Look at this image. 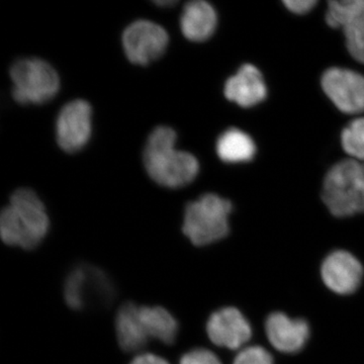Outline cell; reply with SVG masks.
<instances>
[{"mask_svg":"<svg viewBox=\"0 0 364 364\" xmlns=\"http://www.w3.org/2000/svg\"><path fill=\"white\" fill-rule=\"evenodd\" d=\"M179 364H223L219 358L205 348H196L181 356Z\"/></svg>","mask_w":364,"mask_h":364,"instance_id":"cell-22","label":"cell"},{"mask_svg":"<svg viewBox=\"0 0 364 364\" xmlns=\"http://www.w3.org/2000/svg\"><path fill=\"white\" fill-rule=\"evenodd\" d=\"M114 323L119 347L126 352L142 350L149 338L139 317V306L132 301L124 303L119 306Z\"/></svg>","mask_w":364,"mask_h":364,"instance_id":"cell-15","label":"cell"},{"mask_svg":"<svg viewBox=\"0 0 364 364\" xmlns=\"http://www.w3.org/2000/svg\"><path fill=\"white\" fill-rule=\"evenodd\" d=\"M323 90L344 114L364 112V76L349 69L333 67L322 76Z\"/></svg>","mask_w":364,"mask_h":364,"instance_id":"cell-8","label":"cell"},{"mask_svg":"<svg viewBox=\"0 0 364 364\" xmlns=\"http://www.w3.org/2000/svg\"><path fill=\"white\" fill-rule=\"evenodd\" d=\"M208 338L215 345L236 350L247 343L252 336V329L247 318L233 306L215 311L207 322Z\"/></svg>","mask_w":364,"mask_h":364,"instance_id":"cell-10","label":"cell"},{"mask_svg":"<svg viewBox=\"0 0 364 364\" xmlns=\"http://www.w3.org/2000/svg\"><path fill=\"white\" fill-rule=\"evenodd\" d=\"M155 4H158V6H172V4H176V1H156Z\"/></svg>","mask_w":364,"mask_h":364,"instance_id":"cell-25","label":"cell"},{"mask_svg":"<svg viewBox=\"0 0 364 364\" xmlns=\"http://www.w3.org/2000/svg\"><path fill=\"white\" fill-rule=\"evenodd\" d=\"M233 364H274L272 354L261 346H250L242 349Z\"/></svg>","mask_w":364,"mask_h":364,"instance_id":"cell-21","label":"cell"},{"mask_svg":"<svg viewBox=\"0 0 364 364\" xmlns=\"http://www.w3.org/2000/svg\"><path fill=\"white\" fill-rule=\"evenodd\" d=\"M91 107L87 102L76 100L62 107L56 123L57 142L62 150L75 153L90 140Z\"/></svg>","mask_w":364,"mask_h":364,"instance_id":"cell-9","label":"cell"},{"mask_svg":"<svg viewBox=\"0 0 364 364\" xmlns=\"http://www.w3.org/2000/svg\"><path fill=\"white\" fill-rule=\"evenodd\" d=\"M217 153L224 162H249L255 156L256 146L245 132L229 129L218 139Z\"/></svg>","mask_w":364,"mask_h":364,"instance_id":"cell-17","label":"cell"},{"mask_svg":"<svg viewBox=\"0 0 364 364\" xmlns=\"http://www.w3.org/2000/svg\"><path fill=\"white\" fill-rule=\"evenodd\" d=\"M321 277L328 289L338 294L356 291L363 282V267L348 251L337 250L323 261Z\"/></svg>","mask_w":364,"mask_h":364,"instance_id":"cell-11","label":"cell"},{"mask_svg":"<svg viewBox=\"0 0 364 364\" xmlns=\"http://www.w3.org/2000/svg\"><path fill=\"white\" fill-rule=\"evenodd\" d=\"M323 202L335 217L364 213V162L343 160L326 174Z\"/></svg>","mask_w":364,"mask_h":364,"instance_id":"cell-3","label":"cell"},{"mask_svg":"<svg viewBox=\"0 0 364 364\" xmlns=\"http://www.w3.org/2000/svg\"><path fill=\"white\" fill-rule=\"evenodd\" d=\"M364 9V0H333L328 4L326 21L334 28H343Z\"/></svg>","mask_w":364,"mask_h":364,"instance_id":"cell-18","label":"cell"},{"mask_svg":"<svg viewBox=\"0 0 364 364\" xmlns=\"http://www.w3.org/2000/svg\"><path fill=\"white\" fill-rule=\"evenodd\" d=\"M343 31L351 56L364 64V9L344 26Z\"/></svg>","mask_w":364,"mask_h":364,"instance_id":"cell-20","label":"cell"},{"mask_svg":"<svg viewBox=\"0 0 364 364\" xmlns=\"http://www.w3.org/2000/svg\"><path fill=\"white\" fill-rule=\"evenodd\" d=\"M231 212L230 200L215 193H207L186 205L182 232L198 247L210 245L229 234Z\"/></svg>","mask_w":364,"mask_h":364,"instance_id":"cell-4","label":"cell"},{"mask_svg":"<svg viewBox=\"0 0 364 364\" xmlns=\"http://www.w3.org/2000/svg\"><path fill=\"white\" fill-rule=\"evenodd\" d=\"M129 364H170L166 359L153 353L138 354Z\"/></svg>","mask_w":364,"mask_h":364,"instance_id":"cell-24","label":"cell"},{"mask_svg":"<svg viewBox=\"0 0 364 364\" xmlns=\"http://www.w3.org/2000/svg\"><path fill=\"white\" fill-rule=\"evenodd\" d=\"M13 97L20 105H42L58 92V74L49 63L38 58L21 59L9 70Z\"/></svg>","mask_w":364,"mask_h":364,"instance_id":"cell-5","label":"cell"},{"mask_svg":"<svg viewBox=\"0 0 364 364\" xmlns=\"http://www.w3.org/2000/svg\"><path fill=\"white\" fill-rule=\"evenodd\" d=\"M139 317L148 338L166 345L176 342L179 325L174 316L163 306H139Z\"/></svg>","mask_w":364,"mask_h":364,"instance_id":"cell-16","label":"cell"},{"mask_svg":"<svg viewBox=\"0 0 364 364\" xmlns=\"http://www.w3.org/2000/svg\"><path fill=\"white\" fill-rule=\"evenodd\" d=\"M342 147L352 159L364 162V117L352 121L341 134Z\"/></svg>","mask_w":364,"mask_h":364,"instance_id":"cell-19","label":"cell"},{"mask_svg":"<svg viewBox=\"0 0 364 364\" xmlns=\"http://www.w3.org/2000/svg\"><path fill=\"white\" fill-rule=\"evenodd\" d=\"M284 6L289 11L296 14H305L312 11L313 7L317 4L315 0H286Z\"/></svg>","mask_w":364,"mask_h":364,"instance_id":"cell-23","label":"cell"},{"mask_svg":"<svg viewBox=\"0 0 364 364\" xmlns=\"http://www.w3.org/2000/svg\"><path fill=\"white\" fill-rule=\"evenodd\" d=\"M224 91L228 100L242 107L260 104L267 95L262 74L252 64H245L236 75L228 79Z\"/></svg>","mask_w":364,"mask_h":364,"instance_id":"cell-13","label":"cell"},{"mask_svg":"<svg viewBox=\"0 0 364 364\" xmlns=\"http://www.w3.org/2000/svg\"><path fill=\"white\" fill-rule=\"evenodd\" d=\"M116 296L111 279L100 268L79 264L72 268L64 284V298L73 310H82L90 303L107 306Z\"/></svg>","mask_w":364,"mask_h":364,"instance_id":"cell-6","label":"cell"},{"mask_svg":"<svg viewBox=\"0 0 364 364\" xmlns=\"http://www.w3.org/2000/svg\"><path fill=\"white\" fill-rule=\"evenodd\" d=\"M176 132L160 126L150 134L144 151V164L151 178L159 186L178 188L191 183L200 169L191 153L174 149Z\"/></svg>","mask_w":364,"mask_h":364,"instance_id":"cell-1","label":"cell"},{"mask_svg":"<svg viewBox=\"0 0 364 364\" xmlns=\"http://www.w3.org/2000/svg\"><path fill=\"white\" fill-rule=\"evenodd\" d=\"M214 7L203 0L188 2L181 14V26L184 37L193 42H205L217 28Z\"/></svg>","mask_w":364,"mask_h":364,"instance_id":"cell-14","label":"cell"},{"mask_svg":"<svg viewBox=\"0 0 364 364\" xmlns=\"http://www.w3.org/2000/svg\"><path fill=\"white\" fill-rule=\"evenodd\" d=\"M49 217L38 196L20 188L11 196V203L0 215V235L9 246L33 250L49 231Z\"/></svg>","mask_w":364,"mask_h":364,"instance_id":"cell-2","label":"cell"},{"mask_svg":"<svg viewBox=\"0 0 364 364\" xmlns=\"http://www.w3.org/2000/svg\"><path fill=\"white\" fill-rule=\"evenodd\" d=\"M168 35L161 26L141 20L124 30L123 46L127 58L138 65H148L162 56L168 45Z\"/></svg>","mask_w":364,"mask_h":364,"instance_id":"cell-7","label":"cell"},{"mask_svg":"<svg viewBox=\"0 0 364 364\" xmlns=\"http://www.w3.org/2000/svg\"><path fill=\"white\" fill-rule=\"evenodd\" d=\"M265 330L270 344L282 353L301 350L310 337V327L305 320L293 318L280 312L268 316Z\"/></svg>","mask_w":364,"mask_h":364,"instance_id":"cell-12","label":"cell"}]
</instances>
